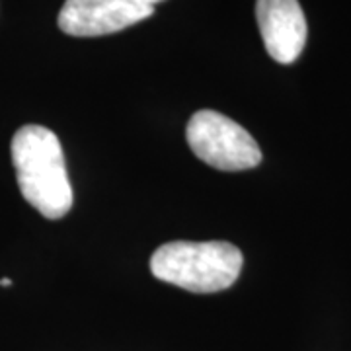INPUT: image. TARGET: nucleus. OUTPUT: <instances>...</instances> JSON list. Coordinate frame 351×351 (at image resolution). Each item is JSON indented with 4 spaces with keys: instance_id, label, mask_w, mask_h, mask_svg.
Listing matches in <instances>:
<instances>
[{
    "instance_id": "nucleus-4",
    "label": "nucleus",
    "mask_w": 351,
    "mask_h": 351,
    "mask_svg": "<svg viewBox=\"0 0 351 351\" xmlns=\"http://www.w3.org/2000/svg\"><path fill=\"white\" fill-rule=\"evenodd\" d=\"M158 2L162 0H64L57 24L66 36L100 38L151 18Z\"/></svg>"
},
{
    "instance_id": "nucleus-2",
    "label": "nucleus",
    "mask_w": 351,
    "mask_h": 351,
    "mask_svg": "<svg viewBox=\"0 0 351 351\" xmlns=\"http://www.w3.org/2000/svg\"><path fill=\"white\" fill-rule=\"evenodd\" d=\"M242 252L230 242L176 240L151 256L156 279L191 293H219L232 287L242 271Z\"/></svg>"
},
{
    "instance_id": "nucleus-5",
    "label": "nucleus",
    "mask_w": 351,
    "mask_h": 351,
    "mask_svg": "<svg viewBox=\"0 0 351 351\" xmlns=\"http://www.w3.org/2000/svg\"><path fill=\"white\" fill-rule=\"evenodd\" d=\"M256 20L274 61L291 64L301 57L308 27L299 0H256Z\"/></svg>"
},
{
    "instance_id": "nucleus-1",
    "label": "nucleus",
    "mask_w": 351,
    "mask_h": 351,
    "mask_svg": "<svg viewBox=\"0 0 351 351\" xmlns=\"http://www.w3.org/2000/svg\"><path fill=\"white\" fill-rule=\"evenodd\" d=\"M10 152L24 199L49 221L63 219L73 207V188L59 137L47 127L24 125L12 137Z\"/></svg>"
},
{
    "instance_id": "nucleus-6",
    "label": "nucleus",
    "mask_w": 351,
    "mask_h": 351,
    "mask_svg": "<svg viewBox=\"0 0 351 351\" xmlns=\"http://www.w3.org/2000/svg\"><path fill=\"white\" fill-rule=\"evenodd\" d=\"M0 285H2V287H10V285H12V281H10L8 277H6V279H0Z\"/></svg>"
},
{
    "instance_id": "nucleus-3",
    "label": "nucleus",
    "mask_w": 351,
    "mask_h": 351,
    "mask_svg": "<svg viewBox=\"0 0 351 351\" xmlns=\"http://www.w3.org/2000/svg\"><path fill=\"white\" fill-rule=\"evenodd\" d=\"M189 149L201 162L223 172L252 170L262 162V151L250 133L215 110H199L186 127Z\"/></svg>"
}]
</instances>
